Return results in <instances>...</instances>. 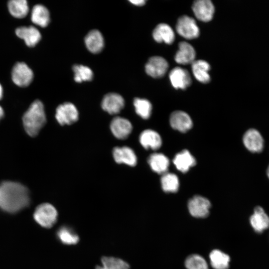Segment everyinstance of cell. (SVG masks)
Listing matches in <instances>:
<instances>
[{
  "instance_id": "cell-5",
  "label": "cell",
  "mask_w": 269,
  "mask_h": 269,
  "mask_svg": "<svg viewBox=\"0 0 269 269\" xmlns=\"http://www.w3.org/2000/svg\"><path fill=\"white\" fill-rule=\"evenodd\" d=\"M176 29L180 35L186 39H194L199 35V29L196 21L188 15H183L179 17L176 23Z\"/></svg>"
},
{
  "instance_id": "cell-9",
  "label": "cell",
  "mask_w": 269,
  "mask_h": 269,
  "mask_svg": "<svg viewBox=\"0 0 269 269\" xmlns=\"http://www.w3.org/2000/svg\"><path fill=\"white\" fill-rule=\"evenodd\" d=\"M125 100L121 95L115 93H110L103 98L101 106L102 109L111 115L119 113L124 108Z\"/></svg>"
},
{
  "instance_id": "cell-24",
  "label": "cell",
  "mask_w": 269,
  "mask_h": 269,
  "mask_svg": "<svg viewBox=\"0 0 269 269\" xmlns=\"http://www.w3.org/2000/svg\"><path fill=\"white\" fill-rule=\"evenodd\" d=\"M210 66L209 63L203 60H195L192 63V70L194 76L199 82L208 83L210 81L209 71Z\"/></svg>"
},
{
  "instance_id": "cell-11",
  "label": "cell",
  "mask_w": 269,
  "mask_h": 269,
  "mask_svg": "<svg viewBox=\"0 0 269 269\" xmlns=\"http://www.w3.org/2000/svg\"><path fill=\"white\" fill-rule=\"evenodd\" d=\"M168 67L166 60L160 56H153L145 65L146 73L153 78H160L164 75Z\"/></svg>"
},
{
  "instance_id": "cell-25",
  "label": "cell",
  "mask_w": 269,
  "mask_h": 269,
  "mask_svg": "<svg viewBox=\"0 0 269 269\" xmlns=\"http://www.w3.org/2000/svg\"><path fill=\"white\" fill-rule=\"evenodd\" d=\"M31 21L41 27H46L50 21L49 12L47 8L42 4H36L32 8Z\"/></svg>"
},
{
  "instance_id": "cell-22",
  "label": "cell",
  "mask_w": 269,
  "mask_h": 269,
  "mask_svg": "<svg viewBox=\"0 0 269 269\" xmlns=\"http://www.w3.org/2000/svg\"><path fill=\"white\" fill-rule=\"evenodd\" d=\"M147 161L154 172L162 174L167 172L169 161L164 154L161 153H152L148 157Z\"/></svg>"
},
{
  "instance_id": "cell-33",
  "label": "cell",
  "mask_w": 269,
  "mask_h": 269,
  "mask_svg": "<svg viewBox=\"0 0 269 269\" xmlns=\"http://www.w3.org/2000/svg\"><path fill=\"white\" fill-rule=\"evenodd\" d=\"M185 266L187 269H208L205 260L196 254L188 256L185 260Z\"/></svg>"
},
{
  "instance_id": "cell-36",
  "label": "cell",
  "mask_w": 269,
  "mask_h": 269,
  "mask_svg": "<svg viewBox=\"0 0 269 269\" xmlns=\"http://www.w3.org/2000/svg\"><path fill=\"white\" fill-rule=\"evenodd\" d=\"M2 93H3L2 88L0 84V100L1 99L2 97Z\"/></svg>"
},
{
  "instance_id": "cell-6",
  "label": "cell",
  "mask_w": 269,
  "mask_h": 269,
  "mask_svg": "<svg viewBox=\"0 0 269 269\" xmlns=\"http://www.w3.org/2000/svg\"><path fill=\"white\" fill-rule=\"evenodd\" d=\"M12 80L17 86L26 87L32 82L33 73L32 70L24 62L16 63L11 73Z\"/></svg>"
},
{
  "instance_id": "cell-26",
  "label": "cell",
  "mask_w": 269,
  "mask_h": 269,
  "mask_svg": "<svg viewBox=\"0 0 269 269\" xmlns=\"http://www.w3.org/2000/svg\"><path fill=\"white\" fill-rule=\"evenodd\" d=\"M57 238L64 245H75L78 243L79 237L76 232L68 226L60 227L56 232Z\"/></svg>"
},
{
  "instance_id": "cell-8",
  "label": "cell",
  "mask_w": 269,
  "mask_h": 269,
  "mask_svg": "<svg viewBox=\"0 0 269 269\" xmlns=\"http://www.w3.org/2000/svg\"><path fill=\"white\" fill-rule=\"evenodd\" d=\"M243 141L246 148L252 152L259 153L264 149V138L256 129H251L246 131L243 135Z\"/></svg>"
},
{
  "instance_id": "cell-12",
  "label": "cell",
  "mask_w": 269,
  "mask_h": 269,
  "mask_svg": "<svg viewBox=\"0 0 269 269\" xmlns=\"http://www.w3.org/2000/svg\"><path fill=\"white\" fill-rule=\"evenodd\" d=\"M192 9L199 20L207 22L211 20L214 13V6L209 0H197L194 2Z\"/></svg>"
},
{
  "instance_id": "cell-13",
  "label": "cell",
  "mask_w": 269,
  "mask_h": 269,
  "mask_svg": "<svg viewBox=\"0 0 269 269\" xmlns=\"http://www.w3.org/2000/svg\"><path fill=\"white\" fill-rule=\"evenodd\" d=\"M169 123L171 127L180 132H186L190 130L193 125L190 116L185 112L176 111L170 115Z\"/></svg>"
},
{
  "instance_id": "cell-37",
  "label": "cell",
  "mask_w": 269,
  "mask_h": 269,
  "mask_svg": "<svg viewBox=\"0 0 269 269\" xmlns=\"http://www.w3.org/2000/svg\"><path fill=\"white\" fill-rule=\"evenodd\" d=\"M267 173L268 177L269 178V165L268 167L267 168Z\"/></svg>"
},
{
  "instance_id": "cell-27",
  "label": "cell",
  "mask_w": 269,
  "mask_h": 269,
  "mask_svg": "<svg viewBox=\"0 0 269 269\" xmlns=\"http://www.w3.org/2000/svg\"><path fill=\"white\" fill-rule=\"evenodd\" d=\"M209 259L211 265L214 269H228L229 267L230 257L219 250L212 251Z\"/></svg>"
},
{
  "instance_id": "cell-23",
  "label": "cell",
  "mask_w": 269,
  "mask_h": 269,
  "mask_svg": "<svg viewBox=\"0 0 269 269\" xmlns=\"http://www.w3.org/2000/svg\"><path fill=\"white\" fill-rule=\"evenodd\" d=\"M152 35L154 39L158 42H164L167 44H171L175 39V35L172 28L167 24L160 23L153 31Z\"/></svg>"
},
{
  "instance_id": "cell-1",
  "label": "cell",
  "mask_w": 269,
  "mask_h": 269,
  "mask_svg": "<svg viewBox=\"0 0 269 269\" xmlns=\"http://www.w3.org/2000/svg\"><path fill=\"white\" fill-rule=\"evenodd\" d=\"M30 198L28 189L22 184L6 181L0 184V207L9 213H15L27 207Z\"/></svg>"
},
{
  "instance_id": "cell-21",
  "label": "cell",
  "mask_w": 269,
  "mask_h": 269,
  "mask_svg": "<svg viewBox=\"0 0 269 269\" xmlns=\"http://www.w3.org/2000/svg\"><path fill=\"white\" fill-rule=\"evenodd\" d=\"M87 48L93 53L100 52L104 46V40L102 34L98 30L89 31L85 38Z\"/></svg>"
},
{
  "instance_id": "cell-18",
  "label": "cell",
  "mask_w": 269,
  "mask_h": 269,
  "mask_svg": "<svg viewBox=\"0 0 269 269\" xmlns=\"http://www.w3.org/2000/svg\"><path fill=\"white\" fill-rule=\"evenodd\" d=\"M15 33L18 37L23 39L29 47L35 46L41 39L40 32L33 26L18 27L15 30Z\"/></svg>"
},
{
  "instance_id": "cell-4",
  "label": "cell",
  "mask_w": 269,
  "mask_h": 269,
  "mask_svg": "<svg viewBox=\"0 0 269 269\" xmlns=\"http://www.w3.org/2000/svg\"><path fill=\"white\" fill-rule=\"evenodd\" d=\"M55 118L61 125H69L75 123L79 118L75 106L69 102L60 105L56 110Z\"/></svg>"
},
{
  "instance_id": "cell-28",
  "label": "cell",
  "mask_w": 269,
  "mask_h": 269,
  "mask_svg": "<svg viewBox=\"0 0 269 269\" xmlns=\"http://www.w3.org/2000/svg\"><path fill=\"white\" fill-rule=\"evenodd\" d=\"M10 14L16 18L25 17L28 12L27 2L25 0H11L8 2Z\"/></svg>"
},
{
  "instance_id": "cell-3",
  "label": "cell",
  "mask_w": 269,
  "mask_h": 269,
  "mask_svg": "<svg viewBox=\"0 0 269 269\" xmlns=\"http://www.w3.org/2000/svg\"><path fill=\"white\" fill-rule=\"evenodd\" d=\"M58 213L55 208L51 204L44 203L38 205L35 209L33 217L41 226L49 228L56 222Z\"/></svg>"
},
{
  "instance_id": "cell-29",
  "label": "cell",
  "mask_w": 269,
  "mask_h": 269,
  "mask_svg": "<svg viewBox=\"0 0 269 269\" xmlns=\"http://www.w3.org/2000/svg\"><path fill=\"white\" fill-rule=\"evenodd\" d=\"M102 266L96 269H130V265L125 261L113 257H103L101 259Z\"/></svg>"
},
{
  "instance_id": "cell-14",
  "label": "cell",
  "mask_w": 269,
  "mask_h": 269,
  "mask_svg": "<svg viewBox=\"0 0 269 269\" xmlns=\"http://www.w3.org/2000/svg\"><path fill=\"white\" fill-rule=\"evenodd\" d=\"M169 77L171 83L175 89H185L191 83V79L188 71L182 68L175 67L170 72Z\"/></svg>"
},
{
  "instance_id": "cell-15",
  "label": "cell",
  "mask_w": 269,
  "mask_h": 269,
  "mask_svg": "<svg viewBox=\"0 0 269 269\" xmlns=\"http://www.w3.org/2000/svg\"><path fill=\"white\" fill-rule=\"evenodd\" d=\"M113 155L115 161L119 164L134 166L137 163L135 152L128 146L115 147L113 150Z\"/></svg>"
},
{
  "instance_id": "cell-30",
  "label": "cell",
  "mask_w": 269,
  "mask_h": 269,
  "mask_svg": "<svg viewBox=\"0 0 269 269\" xmlns=\"http://www.w3.org/2000/svg\"><path fill=\"white\" fill-rule=\"evenodd\" d=\"M161 187L166 192H176L178 190L179 181L176 175L166 172L162 174L160 180Z\"/></svg>"
},
{
  "instance_id": "cell-32",
  "label": "cell",
  "mask_w": 269,
  "mask_h": 269,
  "mask_svg": "<svg viewBox=\"0 0 269 269\" xmlns=\"http://www.w3.org/2000/svg\"><path fill=\"white\" fill-rule=\"evenodd\" d=\"M74 80L78 83L92 80L93 73L88 67L82 65H75L73 67Z\"/></svg>"
},
{
  "instance_id": "cell-20",
  "label": "cell",
  "mask_w": 269,
  "mask_h": 269,
  "mask_svg": "<svg viewBox=\"0 0 269 269\" xmlns=\"http://www.w3.org/2000/svg\"><path fill=\"white\" fill-rule=\"evenodd\" d=\"M173 163L178 170L185 173L196 164V160L188 150L185 149L175 155Z\"/></svg>"
},
{
  "instance_id": "cell-19",
  "label": "cell",
  "mask_w": 269,
  "mask_h": 269,
  "mask_svg": "<svg viewBox=\"0 0 269 269\" xmlns=\"http://www.w3.org/2000/svg\"><path fill=\"white\" fill-rule=\"evenodd\" d=\"M250 220L251 226L257 232H262L269 228V216L260 206L255 208Z\"/></svg>"
},
{
  "instance_id": "cell-31",
  "label": "cell",
  "mask_w": 269,
  "mask_h": 269,
  "mask_svg": "<svg viewBox=\"0 0 269 269\" xmlns=\"http://www.w3.org/2000/svg\"><path fill=\"white\" fill-rule=\"evenodd\" d=\"M134 105L136 113L141 118L143 119H147L150 117L152 111V105L148 100L136 98L134 99Z\"/></svg>"
},
{
  "instance_id": "cell-34",
  "label": "cell",
  "mask_w": 269,
  "mask_h": 269,
  "mask_svg": "<svg viewBox=\"0 0 269 269\" xmlns=\"http://www.w3.org/2000/svg\"><path fill=\"white\" fill-rule=\"evenodd\" d=\"M130 1L133 4L137 6H141L144 4L145 1L144 0H131Z\"/></svg>"
},
{
  "instance_id": "cell-2",
  "label": "cell",
  "mask_w": 269,
  "mask_h": 269,
  "mask_svg": "<svg viewBox=\"0 0 269 269\" xmlns=\"http://www.w3.org/2000/svg\"><path fill=\"white\" fill-rule=\"evenodd\" d=\"M22 121L27 134L31 136L37 135L46 121L42 103L38 100L34 101L23 115Z\"/></svg>"
},
{
  "instance_id": "cell-17",
  "label": "cell",
  "mask_w": 269,
  "mask_h": 269,
  "mask_svg": "<svg viewBox=\"0 0 269 269\" xmlns=\"http://www.w3.org/2000/svg\"><path fill=\"white\" fill-rule=\"evenodd\" d=\"M195 51L191 45L185 41L181 42L175 56V61L183 65L192 64L195 61Z\"/></svg>"
},
{
  "instance_id": "cell-7",
  "label": "cell",
  "mask_w": 269,
  "mask_h": 269,
  "mask_svg": "<svg viewBox=\"0 0 269 269\" xmlns=\"http://www.w3.org/2000/svg\"><path fill=\"white\" fill-rule=\"evenodd\" d=\"M210 207L209 200L200 195L194 196L188 203L189 213L196 218L206 217L209 215Z\"/></svg>"
},
{
  "instance_id": "cell-10",
  "label": "cell",
  "mask_w": 269,
  "mask_h": 269,
  "mask_svg": "<svg viewBox=\"0 0 269 269\" xmlns=\"http://www.w3.org/2000/svg\"><path fill=\"white\" fill-rule=\"evenodd\" d=\"M110 129L113 135L117 138L125 139L131 134L133 126L128 119L116 117L111 122Z\"/></svg>"
},
{
  "instance_id": "cell-35",
  "label": "cell",
  "mask_w": 269,
  "mask_h": 269,
  "mask_svg": "<svg viewBox=\"0 0 269 269\" xmlns=\"http://www.w3.org/2000/svg\"><path fill=\"white\" fill-rule=\"evenodd\" d=\"M4 114L3 110L0 106V120L3 117Z\"/></svg>"
},
{
  "instance_id": "cell-16",
  "label": "cell",
  "mask_w": 269,
  "mask_h": 269,
  "mask_svg": "<svg viewBox=\"0 0 269 269\" xmlns=\"http://www.w3.org/2000/svg\"><path fill=\"white\" fill-rule=\"evenodd\" d=\"M139 140L141 145L146 149L157 150L162 144L160 135L156 132L150 129L142 131Z\"/></svg>"
}]
</instances>
